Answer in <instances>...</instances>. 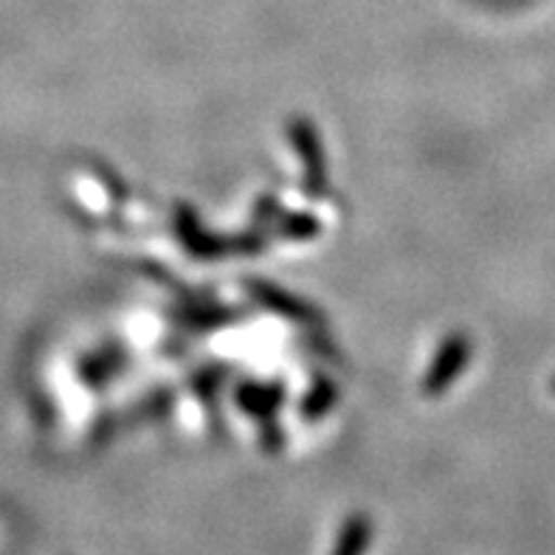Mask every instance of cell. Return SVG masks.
I'll return each instance as SVG.
<instances>
[{"instance_id": "3957f363", "label": "cell", "mask_w": 555, "mask_h": 555, "mask_svg": "<svg viewBox=\"0 0 555 555\" xmlns=\"http://www.w3.org/2000/svg\"><path fill=\"white\" fill-rule=\"evenodd\" d=\"M370 542H373V525H370V519L364 514L350 516L341 535H338L333 555H364Z\"/></svg>"}, {"instance_id": "277c9868", "label": "cell", "mask_w": 555, "mask_h": 555, "mask_svg": "<svg viewBox=\"0 0 555 555\" xmlns=\"http://www.w3.org/2000/svg\"><path fill=\"white\" fill-rule=\"evenodd\" d=\"M240 403L254 412V415H268L274 412V406L280 403V389L271 387H248L246 392L240 395Z\"/></svg>"}, {"instance_id": "7a4b0ae2", "label": "cell", "mask_w": 555, "mask_h": 555, "mask_svg": "<svg viewBox=\"0 0 555 555\" xmlns=\"http://www.w3.org/2000/svg\"><path fill=\"white\" fill-rule=\"evenodd\" d=\"M291 139H294V147L302 155L308 190H313L319 195V192L324 190V183H327V176H324V155L322 144H319L317 139V130H313L308 121H294V127H291Z\"/></svg>"}, {"instance_id": "6da1fadb", "label": "cell", "mask_w": 555, "mask_h": 555, "mask_svg": "<svg viewBox=\"0 0 555 555\" xmlns=\"http://www.w3.org/2000/svg\"><path fill=\"white\" fill-rule=\"evenodd\" d=\"M474 345L468 341V336L457 333V336H449L443 341V347L437 350L435 361H431L429 373L423 378V392L426 395H440L454 384L460 373L468 364V356H472Z\"/></svg>"}]
</instances>
